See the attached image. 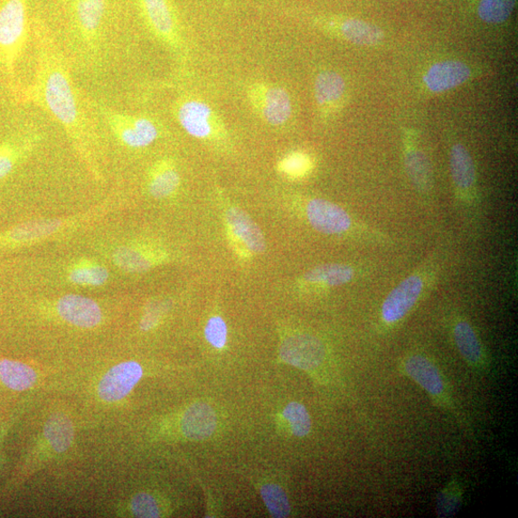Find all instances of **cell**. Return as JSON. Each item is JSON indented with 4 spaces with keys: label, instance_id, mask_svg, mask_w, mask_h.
<instances>
[{
    "label": "cell",
    "instance_id": "cell-35",
    "mask_svg": "<svg viewBox=\"0 0 518 518\" xmlns=\"http://www.w3.org/2000/svg\"><path fill=\"white\" fill-rule=\"evenodd\" d=\"M205 336L213 348L222 350L228 339V327L223 318H211L205 328Z\"/></svg>",
    "mask_w": 518,
    "mask_h": 518
},
{
    "label": "cell",
    "instance_id": "cell-13",
    "mask_svg": "<svg viewBox=\"0 0 518 518\" xmlns=\"http://www.w3.org/2000/svg\"><path fill=\"white\" fill-rule=\"evenodd\" d=\"M57 311L62 320L82 328L96 327L102 320L99 306L89 297L80 295L61 297L57 304Z\"/></svg>",
    "mask_w": 518,
    "mask_h": 518
},
{
    "label": "cell",
    "instance_id": "cell-19",
    "mask_svg": "<svg viewBox=\"0 0 518 518\" xmlns=\"http://www.w3.org/2000/svg\"><path fill=\"white\" fill-rule=\"evenodd\" d=\"M404 369L407 374L429 394L435 398L443 396L445 386L442 375L428 358L413 355L405 361Z\"/></svg>",
    "mask_w": 518,
    "mask_h": 518
},
{
    "label": "cell",
    "instance_id": "cell-32",
    "mask_svg": "<svg viewBox=\"0 0 518 518\" xmlns=\"http://www.w3.org/2000/svg\"><path fill=\"white\" fill-rule=\"evenodd\" d=\"M312 168L310 156L303 152H292L282 158L278 165V171L292 179L306 177Z\"/></svg>",
    "mask_w": 518,
    "mask_h": 518
},
{
    "label": "cell",
    "instance_id": "cell-31",
    "mask_svg": "<svg viewBox=\"0 0 518 518\" xmlns=\"http://www.w3.org/2000/svg\"><path fill=\"white\" fill-rule=\"evenodd\" d=\"M264 504L275 517H287L291 508L288 498L284 490L278 485L267 484L260 489Z\"/></svg>",
    "mask_w": 518,
    "mask_h": 518
},
{
    "label": "cell",
    "instance_id": "cell-8",
    "mask_svg": "<svg viewBox=\"0 0 518 518\" xmlns=\"http://www.w3.org/2000/svg\"><path fill=\"white\" fill-rule=\"evenodd\" d=\"M325 356L323 343L308 334H297L287 338L280 347V357L286 363L302 370L318 368Z\"/></svg>",
    "mask_w": 518,
    "mask_h": 518
},
{
    "label": "cell",
    "instance_id": "cell-7",
    "mask_svg": "<svg viewBox=\"0 0 518 518\" xmlns=\"http://www.w3.org/2000/svg\"><path fill=\"white\" fill-rule=\"evenodd\" d=\"M108 5V0H69L73 33L89 51L100 45Z\"/></svg>",
    "mask_w": 518,
    "mask_h": 518
},
{
    "label": "cell",
    "instance_id": "cell-23",
    "mask_svg": "<svg viewBox=\"0 0 518 518\" xmlns=\"http://www.w3.org/2000/svg\"><path fill=\"white\" fill-rule=\"evenodd\" d=\"M44 436L47 442L58 453L67 451L74 438V429L71 420L64 414H54L44 426Z\"/></svg>",
    "mask_w": 518,
    "mask_h": 518
},
{
    "label": "cell",
    "instance_id": "cell-29",
    "mask_svg": "<svg viewBox=\"0 0 518 518\" xmlns=\"http://www.w3.org/2000/svg\"><path fill=\"white\" fill-rule=\"evenodd\" d=\"M408 174L421 191H428L431 183V172L426 155L419 151H413L406 156Z\"/></svg>",
    "mask_w": 518,
    "mask_h": 518
},
{
    "label": "cell",
    "instance_id": "cell-28",
    "mask_svg": "<svg viewBox=\"0 0 518 518\" xmlns=\"http://www.w3.org/2000/svg\"><path fill=\"white\" fill-rule=\"evenodd\" d=\"M69 278L74 285L100 287L106 284L108 271L101 264L90 260H82L71 267Z\"/></svg>",
    "mask_w": 518,
    "mask_h": 518
},
{
    "label": "cell",
    "instance_id": "cell-12",
    "mask_svg": "<svg viewBox=\"0 0 518 518\" xmlns=\"http://www.w3.org/2000/svg\"><path fill=\"white\" fill-rule=\"evenodd\" d=\"M423 281L418 276L404 279L392 290L382 306V318L386 323L394 324L400 321L410 312L422 292Z\"/></svg>",
    "mask_w": 518,
    "mask_h": 518
},
{
    "label": "cell",
    "instance_id": "cell-24",
    "mask_svg": "<svg viewBox=\"0 0 518 518\" xmlns=\"http://www.w3.org/2000/svg\"><path fill=\"white\" fill-rule=\"evenodd\" d=\"M452 178L461 190H468L476 181V167L467 150L462 145H455L450 154Z\"/></svg>",
    "mask_w": 518,
    "mask_h": 518
},
{
    "label": "cell",
    "instance_id": "cell-6",
    "mask_svg": "<svg viewBox=\"0 0 518 518\" xmlns=\"http://www.w3.org/2000/svg\"><path fill=\"white\" fill-rule=\"evenodd\" d=\"M100 111L108 127L124 146L146 148L160 137L159 124L150 117L124 114L104 107Z\"/></svg>",
    "mask_w": 518,
    "mask_h": 518
},
{
    "label": "cell",
    "instance_id": "cell-17",
    "mask_svg": "<svg viewBox=\"0 0 518 518\" xmlns=\"http://www.w3.org/2000/svg\"><path fill=\"white\" fill-rule=\"evenodd\" d=\"M227 222L232 233L254 254H262L266 241L259 227L250 216L239 208H231L226 213Z\"/></svg>",
    "mask_w": 518,
    "mask_h": 518
},
{
    "label": "cell",
    "instance_id": "cell-25",
    "mask_svg": "<svg viewBox=\"0 0 518 518\" xmlns=\"http://www.w3.org/2000/svg\"><path fill=\"white\" fill-rule=\"evenodd\" d=\"M454 340L463 357L472 365H481L483 351L472 325L459 322L454 328Z\"/></svg>",
    "mask_w": 518,
    "mask_h": 518
},
{
    "label": "cell",
    "instance_id": "cell-4",
    "mask_svg": "<svg viewBox=\"0 0 518 518\" xmlns=\"http://www.w3.org/2000/svg\"><path fill=\"white\" fill-rule=\"evenodd\" d=\"M176 121L191 137L205 141H223L228 131L221 117L207 101L193 97L183 96L173 107Z\"/></svg>",
    "mask_w": 518,
    "mask_h": 518
},
{
    "label": "cell",
    "instance_id": "cell-16",
    "mask_svg": "<svg viewBox=\"0 0 518 518\" xmlns=\"http://www.w3.org/2000/svg\"><path fill=\"white\" fill-rule=\"evenodd\" d=\"M345 82L344 78L334 71H323L314 82V98L320 111L328 115L335 111L344 99Z\"/></svg>",
    "mask_w": 518,
    "mask_h": 518
},
{
    "label": "cell",
    "instance_id": "cell-27",
    "mask_svg": "<svg viewBox=\"0 0 518 518\" xmlns=\"http://www.w3.org/2000/svg\"><path fill=\"white\" fill-rule=\"evenodd\" d=\"M118 268L129 273H144L150 270L155 263L146 250L132 246H123L113 256Z\"/></svg>",
    "mask_w": 518,
    "mask_h": 518
},
{
    "label": "cell",
    "instance_id": "cell-10",
    "mask_svg": "<svg viewBox=\"0 0 518 518\" xmlns=\"http://www.w3.org/2000/svg\"><path fill=\"white\" fill-rule=\"evenodd\" d=\"M308 221L316 231L325 234H340L352 226L347 212L332 202L313 199L306 208Z\"/></svg>",
    "mask_w": 518,
    "mask_h": 518
},
{
    "label": "cell",
    "instance_id": "cell-3",
    "mask_svg": "<svg viewBox=\"0 0 518 518\" xmlns=\"http://www.w3.org/2000/svg\"><path fill=\"white\" fill-rule=\"evenodd\" d=\"M28 0L0 2V64L9 76L21 58L28 38Z\"/></svg>",
    "mask_w": 518,
    "mask_h": 518
},
{
    "label": "cell",
    "instance_id": "cell-30",
    "mask_svg": "<svg viewBox=\"0 0 518 518\" xmlns=\"http://www.w3.org/2000/svg\"><path fill=\"white\" fill-rule=\"evenodd\" d=\"M516 0H481L478 6L479 17L488 24L506 22L515 7Z\"/></svg>",
    "mask_w": 518,
    "mask_h": 518
},
{
    "label": "cell",
    "instance_id": "cell-14",
    "mask_svg": "<svg viewBox=\"0 0 518 518\" xmlns=\"http://www.w3.org/2000/svg\"><path fill=\"white\" fill-rule=\"evenodd\" d=\"M71 220L49 219L25 223L5 232L0 237V244H25L43 240L52 237L67 227L74 224Z\"/></svg>",
    "mask_w": 518,
    "mask_h": 518
},
{
    "label": "cell",
    "instance_id": "cell-33",
    "mask_svg": "<svg viewBox=\"0 0 518 518\" xmlns=\"http://www.w3.org/2000/svg\"><path fill=\"white\" fill-rule=\"evenodd\" d=\"M284 418L289 422L296 437H306L311 430V419L306 408L297 402L289 403L284 410Z\"/></svg>",
    "mask_w": 518,
    "mask_h": 518
},
{
    "label": "cell",
    "instance_id": "cell-11",
    "mask_svg": "<svg viewBox=\"0 0 518 518\" xmlns=\"http://www.w3.org/2000/svg\"><path fill=\"white\" fill-rule=\"evenodd\" d=\"M318 24L327 33L358 45H375L383 39L378 26L357 19H320Z\"/></svg>",
    "mask_w": 518,
    "mask_h": 518
},
{
    "label": "cell",
    "instance_id": "cell-22",
    "mask_svg": "<svg viewBox=\"0 0 518 518\" xmlns=\"http://www.w3.org/2000/svg\"><path fill=\"white\" fill-rule=\"evenodd\" d=\"M0 381L14 391H25L37 382V372L17 361H0Z\"/></svg>",
    "mask_w": 518,
    "mask_h": 518
},
{
    "label": "cell",
    "instance_id": "cell-2",
    "mask_svg": "<svg viewBox=\"0 0 518 518\" xmlns=\"http://www.w3.org/2000/svg\"><path fill=\"white\" fill-rule=\"evenodd\" d=\"M150 33L182 64L188 53L178 13L171 0H137Z\"/></svg>",
    "mask_w": 518,
    "mask_h": 518
},
{
    "label": "cell",
    "instance_id": "cell-20",
    "mask_svg": "<svg viewBox=\"0 0 518 518\" xmlns=\"http://www.w3.org/2000/svg\"><path fill=\"white\" fill-rule=\"evenodd\" d=\"M181 183L176 165L171 160L156 163L150 171L148 188L150 194L156 199H164L174 194Z\"/></svg>",
    "mask_w": 518,
    "mask_h": 518
},
{
    "label": "cell",
    "instance_id": "cell-1",
    "mask_svg": "<svg viewBox=\"0 0 518 518\" xmlns=\"http://www.w3.org/2000/svg\"><path fill=\"white\" fill-rule=\"evenodd\" d=\"M36 31L38 59L35 80L27 92L34 103L57 121L82 154L90 137V118L75 88L64 55L42 25Z\"/></svg>",
    "mask_w": 518,
    "mask_h": 518
},
{
    "label": "cell",
    "instance_id": "cell-15",
    "mask_svg": "<svg viewBox=\"0 0 518 518\" xmlns=\"http://www.w3.org/2000/svg\"><path fill=\"white\" fill-rule=\"evenodd\" d=\"M472 74L462 61H445L432 66L423 77L428 88L433 92H444L464 84Z\"/></svg>",
    "mask_w": 518,
    "mask_h": 518
},
{
    "label": "cell",
    "instance_id": "cell-34",
    "mask_svg": "<svg viewBox=\"0 0 518 518\" xmlns=\"http://www.w3.org/2000/svg\"><path fill=\"white\" fill-rule=\"evenodd\" d=\"M461 506V491L457 483H451L438 495L437 513L439 517H449Z\"/></svg>",
    "mask_w": 518,
    "mask_h": 518
},
{
    "label": "cell",
    "instance_id": "cell-18",
    "mask_svg": "<svg viewBox=\"0 0 518 518\" xmlns=\"http://www.w3.org/2000/svg\"><path fill=\"white\" fill-rule=\"evenodd\" d=\"M217 427V418L212 408L206 403H195L184 414L182 429L193 441L210 438Z\"/></svg>",
    "mask_w": 518,
    "mask_h": 518
},
{
    "label": "cell",
    "instance_id": "cell-21",
    "mask_svg": "<svg viewBox=\"0 0 518 518\" xmlns=\"http://www.w3.org/2000/svg\"><path fill=\"white\" fill-rule=\"evenodd\" d=\"M37 143L36 134H27L14 137L0 145V181L11 174L12 171Z\"/></svg>",
    "mask_w": 518,
    "mask_h": 518
},
{
    "label": "cell",
    "instance_id": "cell-37",
    "mask_svg": "<svg viewBox=\"0 0 518 518\" xmlns=\"http://www.w3.org/2000/svg\"><path fill=\"white\" fill-rule=\"evenodd\" d=\"M164 306L165 305L154 304L149 307L146 316L143 319V322H141V328H143L144 331H149V329L158 324L161 317L162 307Z\"/></svg>",
    "mask_w": 518,
    "mask_h": 518
},
{
    "label": "cell",
    "instance_id": "cell-26",
    "mask_svg": "<svg viewBox=\"0 0 518 518\" xmlns=\"http://www.w3.org/2000/svg\"><path fill=\"white\" fill-rule=\"evenodd\" d=\"M353 276L354 272L348 265L325 264L308 271L305 275V279L309 282H314V284L338 287L348 284Z\"/></svg>",
    "mask_w": 518,
    "mask_h": 518
},
{
    "label": "cell",
    "instance_id": "cell-9",
    "mask_svg": "<svg viewBox=\"0 0 518 518\" xmlns=\"http://www.w3.org/2000/svg\"><path fill=\"white\" fill-rule=\"evenodd\" d=\"M143 375V367L135 361L118 364L104 375L99 385V395L104 401H119L130 394Z\"/></svg>",
    "mask_w": 518,
    "mask_h": 518
},
{
    "label": "cell",
    "instance_id": "cell-36",
    "mask_svg": "<svg viewBox=\"0 0 518 518\" xmlns=\"http://www.w3.org/2000/svg\"><path fill=\"white\" fill-rule=\"evenodd\" d=\"M132 512L137 517H159L158 502L148 494H138L132 500Z\"/></svg>",
    "mask_w": 518,
    "mask_h": 518
},
{
    "label": "cell",
    "instance_id": "cell-5",
    "mask_svg": "<svg viewBox=\"0 0 518 518\" xmlns=\"http://www.w3.org/2000/svg\"><path fill=\"white\" fill-rule=\"evenodd\" d=\"M246 96L255 114L268 127L282 128L293 118V101L285 87L264 81L250 83Z\"/></svg>",
    "mask_w": 518,
    "mask_h": 518
}]
</instances>
